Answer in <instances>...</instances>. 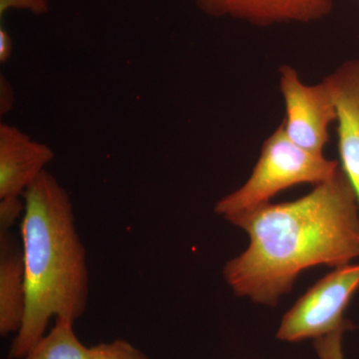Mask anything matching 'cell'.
Masks as SVG:
<instances>
[{
	"label": "cell",
	"mask_w": 359,
	"mask_h": 359,
	"mask_svg": "<svg viewBox=\"0 0 359 359\" xmlns=\"http://www.w3.org/2000/svg\"><path fill=\"white\" fill-rule=\"evenodd\" d=\"M230 223L249 235L250 245L224 266V280L257 304L278 306L306 269L359 257V205L341 168L299 199L269 203Z\"/></svg>",
	"instance_id": "6da1fadb"
},
{
	"label": "cell",
	"mask_w": 359,
	"mask_h": 359,
	"mask_svg": "<svg viewBox=\"0 0 359 359\" xmlns=\"http://www.w3.org/2000/svg\"><path fill=\"white\" fill-rule=\"evenodd\" d=\"M22 199L26 306L9 359H20L36 346L52 318L75 323L86 311L89 297L86 250L69 194L46 170L28 187Z\"/></svg>",
	"instance_id": "7a4b0ae2"
},
{
	"label": "cell",
	"mask_w": 359,
	"mask_h": 359,
	"mask_svg": "<svg viewBox=\"0 0 359 359\" xmlns=\"http://www.w3.org/2000/svg\"><path fill=\"white\" fill-rule=\"evenodd\" d=\"M340 170L339 161L330 160L294 143L282 124L264 140L259 160L247 182L219 199L215 212L226 221L269 204L282 191L302 184L327 182Z\"/></svg>",
	"instance_id": "3957f363"
},
{
	"label": "cell",
	"mask_w": 359,
	"mask_h": 359,
	"mask_svg": "<svg viewBox=\"0 0 359 359\" xmlns=\"http://www.w3.org/2000/svg\"><path fill=\"white\" fill-rule=\"evenodd\" d=\"M359 289V264H346L320 278L283 316L276 339L285 342L316 339L351 321L344 311Z\"/></svg>",
	"instance_id": "277c9868"
},
{
	"label": "cell",
	"mask_w": 359,
	"mask_h": 359,
	"mask_svg": "<svg viewBox=\"0 0 359 359\" xmlns=\"http://www.w3.org/2000/svg\"><path fill=\"white\" fill-rule=\"evenodd\" d=\"M278 87L285 104L282 126L290 140L316 154H323L330 142V124L337 122V107L325 79L308 85L292 66L278 69Z\"/></svg>",
	"instance_id": "5b68a950"
},
{
	"label": "cell",
	"mask_w": 359,
	"mask_h": 359,
	"mask_svg": "<svg viewBox=\"0 0 359 359\" xmlns=\"http://www.w3.org/2000/svg\"><path fill=\"white\" fill-rule=\"evenodd\" d=\"M212 18H231L252 25L311 23L323 20L334 8L332 0H195Z\"/></svg>",
	"instance_id": "8992f818"
},
{
	"label": "cell",
	"mask_w": 359,
	"mask_h": 359,
	"mask_svg": "<svg viewBox=\"0 0 359 359\" xmlns=\"http://www.w3.org/2000/svg\"><path fill=\"white\" fill-rule=\"evenodd\" d=\"M323 79L337 107L340 168L353 187L359 205V59L341 63Z\"/></svg>",
	"instance_id": "52a82bcc"
},
{
	"label": "cell",
	"mask_w": 359,
	"mask_h": 359,
	"mask_svg": "<svg viewBox=\"0 0 359 359\" xmlns=\"http://www.w3.org/2000/svg\"><path fill=\"white\" fill-rule=\"evenodd\" d=\"M55 154L13 125L0 124V200L22 198Z\"/></svg>",
	"instance_id": "ba28073f"
},
{
	"label": "cell",
	"mask_w": 359,
	"mask_h": 359,
	"mask_svg": "<svg viewBox=\"0 0 359 359\" xmlns=\"http://www.w3.org/2000/svg\"><path fill=\"white\" fill-rule=\"evenodd\" d=\"M26 283L22 247L11 230H0V334H18L25 318Z\"/></svg>",
	"instance_id": "9c48e42d"
},
{
	"label": "cell",
	"mask_w": 359,
	"mask_h": 359,
	"mask_svg": "<svg viewBox=\"0 0 359 359\" xmlns=\"http://www.w3.org/2000/svg\"><path fill=\"white\" fill-rule=\"evenodd\" d=\"M90 347L82 344L72 321L55 320V325L33 348L20 359H89Z\"/></svg>",
	"instance_id": "30bf717a"
},
{
	"label": "cell",
	"mask_w": 359,
	"mask_h": 359,
	"mask_svg": "<svg viewBox=\"0 0 359 359\" xmlns=\"http://www.w3.org/2000/svg\"><path fill=\"white\" fill-rule=\"evenodd\" d=\"M89 359H150L127 340L116 339L90 347Z\"/></svg>",
	"instance_id": "8fae6325"
},
{
	"label": "cell",
	"mask_w": 359,
	"mask_h": 359,
	"mask_svg": "<svg viewBox=\"0 0 359 359\" xmlns=\"http://www.w3.org/2000/svg\"><path fill=\"white\" fill-rule=\"evenodd\" d=\"M351 328H353V325L351 323L332 334L314 339L313 347L318 359H344L342 339L344 332Z\"/></svg>",
	"instance_id": "7c38bea8"
},
{
	"label": "cell",
	"mask_w": 359,
	"mask_h": 359,
	"mask_svg": "<svg viewBox=\"0 0 359 359\" xmlns=\"http://www.w3.org/2000/svg\"><path fill=\"white\" fill-rule=\"evenodd\" d=\"M49 0H0V15L9 11H25L34 15H44L49 11Z\"/></svg>",
	"instance_id": "4fadbf2b"
},
{
	"label": "cell",
	"mask_w": 359,
	"mask_h": 359,
	"mask_svg": "<svg viewBox=\"0 0 359 359\" xmlns=\"http://www.w3.org/2000/svg\"><path fill=\"white\" fill-rule=\"evenodd\" d=\"M22 212H25V201L21 198L0 200V230H11Z\"/></svg>",
	"instance_id": "5bb4252c"
},
{
	"label": "cell",
	"mask_w": 359,
	"mask_h": 359,
	"mask_svg": "<svg viewBox=\"0 0 359 359\" xmlns=\"http://www.w3.org/2000/svg\"><path fill=\"white\" fill-rule=\"evenodd\" d=\"M14 105V92L13 85L4 75L0 76V113L6 115L13 110Z\"/></svg>",
	"instance_id": "9a60e30c"
},
{
	"label": "cell",
	"mask_w": 359,
	"mask_h": 359,
	"mask_svg": "<svg viewBox=\"0 0 359 359\" xmlns=\"http://www.w3.org/2000/svg\"><path fill=\"white\" fill-rule=\"evenodd\" d=\"M13 51V41L6 28H0V62L6 63Z\"/></svg>",
	"instance_id": "2e32d148"
}]
</instances>
